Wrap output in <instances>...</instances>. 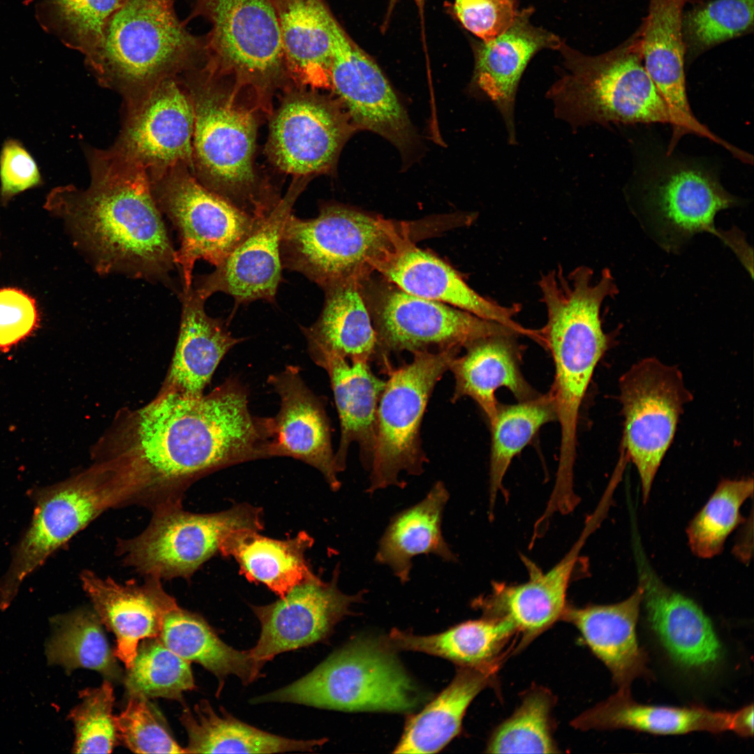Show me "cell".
<instances>
[{
	"mask_svg": "<svg viewBox=\"0 0 754 754\" xmlns=\"http://www.w3.org/2000/svg\"><path fill=\"white\" fill-rule=\"evenodd\" d=\"M133 435L124 461L142 485L140 501L153 509L180 503L197 477L269 457V418L251 414L248 392L235 379L206 396L168 390L137 413Z\"/></svg>",
	"mask_w": 754,
	"mask_h": 754,
	"instance_id": "obj_1",
	"label": "cell"
},
{
	"mask_svg": "<svg viewBox=\"0 0 754 754\" xmlns=\"http://www.w3.org/2000/svg\"><path fill=\"white\" fill-rule=\"evenodd\" d=\"M89 163L88 187L57 186L45 208L64 221L100 274L170 281L176 250L147 170L114 147L90 151Z\"/></svg>",
	"mask_w": 754,
	"mask_h": 754,
	"instance_id": "obj_2",
	"label": "cell"
},
{
	"mask_svg": "<svg viewBox=\"0 0 754 754\" xmlns=\"http://www.w3.org/2000/svg\"><path fill=\"white\" fill-rule=\"evenodd\" d=\"M579 266L568 274L562 269L542 274L538 281L547 313L545 325L537 330L538 342L550 351L555 368L549 391L561 429L557 480L574 478L579 408L595 368L607 348L609 337L602 325L604 300L618 288L612 276Z\"/></svg>",
	"mask_w": 754,
	"mask_h": 754,
	"instance_id": "obj_3",
	"label": "cell"
},
{
	"mask_svg": "<svg viewBox=\"0 0 754 754\" xmlns=\"http://www.w3.org/2000/svg\"><path fill=\"white\" fill-rule=\"evenodd\" d=\"M559 78L547 90L555 117L572 128L593 124H669L662 96L643 61L640 30L602 54L590 56L563 43Z\"/></svg>",
	"mask_w": 754,
	"mask_h": 754,
	"instance_id": "obj_4",
	"label": "cell"
},
{
	"mask_svg": "<svg viewBox=\"0 0 754 754\" xmlns=\"http://www.w3.org/2000/svg\"><path fill=\"white\" fill-rule=\"evenodd\" d=\"M204 38L177 17L173 0H121L87 66L100 84L128 96L205 58Z\"/></svg>",
	"mask_w": 754,
	"mask_h": 754,
	"instance_id": "obj_5",
	"label": "cell"
},
{
	"mask_svg": "<svg viewBox=\"0 0 754 754\" xmlns=\"http://www.w3.org/2000/svg\"><path fill=\"white\" fill-rule=\"evenodd\" d=\"M422 225L340 205L322 207L313 219L291 214L281 240L283 268L303 274L323 289L350 279L363 281L389 249L424 235Z\"/></svg>",
	"mask_w": 754,
	"mask_h": 754,
	"instance_id": "obj_6",
	"label": "cell"
},
{
	"mask_svg": "<svg viewBox=\"0 0 754 754\" xmlns=\"http://www.w3.org/2000/svg\"><path fill=\"white\" fill-rule=\"evenodd\" d=\"M383 641L358 638L290 684L251 700L343 711L410 712L420 691Z\"/></svg>",
	"mask_w": 754,
	"mask_h": 754,
	"instance_id": "obj_7",
	"label": "cell"
},
{
	"mask_svg": "<svg viewBox=\"0 0 754 754\" xmlns=\"http://www.w3.org/2000/svg\"><path fill=\"white\" fill-rule=\"evenodd\" d=\"M138 493L136 482L117 463L30 491L33 517L0 580V609L8 607L24 579L52 553L108 508L134 503Z\"/></svg>",
	"mask_w": 754,
	"mask_h": 754,
	"instance_id": "obj_8",
	"label": "cell"
},
{
	"mask_svg": "<svg viewBox=\"0 0 754 754\" xmlns=\"http://www.w3.org/2000/svg\"><path fill=\"white\" fill-rule=\"evenodd\" d=\"M202 79L184 84L194 112L193 163L209 189L255 218L269 211L253 190V156L256 128L252 114Z\"/></svg>",
	"mask_w": 754,
	"mask_h": 754,
	"instance_id": "obj_9",
	"label": "cell"
},
{
	"mask_svg": "<svg viewBox=\"0 0 754 754\" xmlns=\"http://www.w3.org/2000/svg\"><path fill=\"white\" fill-rule=\"evenodd\" d=\"M459 351H416L411 362L387 374L378 404L367 493L390 486L403 489L406 484L399 478L401 472L420 475L424 471L428 459L420 438L423 416L436 383Z\"/></svg>",
	"mask_w": 754,
	"mask_h": 754,
	"instance_id": "obj_10",
	"label": "cell"
},
{
	"mask_svg": "<svg viewBox=\"0 0 754 754\" xmlns=\"http://www.w3.org/2000/svg\"><path fill=\"white\" fill-rule=\"evenodd\" d=\"M153 510L145 530L119 542L118 550L125 564L160 580L189 578L231 534L263 526L261 510L246 503L210 514L184 511L180 503Z\"/></svg>",
	"mask_w": 754,
	"mask_h": 754,
	"instance_id": "obj_11",
	"label": "cell"
},
{
	"mask_svg": "<svg viewBox=\"0 0 754 754\" xmlns=\"http://www.w3.org/2000/svg\"><path fill=\"white\" fill-rule=\"evenodd\" d=\"M149 177L158 209L179 236L175 262L183 288L188 289L195 262L203 260L215 267L219 265L259 219L202 184L186 165Z\"/></svg>",
	"mask_w": 754,
	"mask_h": 754,
	"instance_id": "obj_12",
	"label": "cell"
},
{
	"mask_svg": "<svg viewBox=\"0 0 754 754\" xmlns=\"http://www.w3.org/2000/svg\"><path fill=\"white\" fill-rule=\"evenodd\" d=\"M640 194L667 250L676 251L700 232L716 235L733 251L739 246L742 235L738 230L723 232L714 223L718 212L737 205L738 199L703 164L666 154L642 180Z\"/></svg>",
	"mask_w": 754,
	"mask_h": 754,
	"instance_id": "obj_13",
	"label": "cell"
},
{
	"mask_svg": "<svg viewBox=\"0 0 754 754\" xmlns=\"http://www.w3.org/2000/svg\"><path fill=\"white\" fill-rule=\"evenodd\" d=\"M619 387L624 443L637 470L646 502L691 395L680 371L654 357L633 365L620 378Z\"/></svg>",
	"mask_w": 754,
	"mask_h": 754,
	"instance_id": "obj_14",
	"label": "cell"
},
{
	"mask_svg": "<svg viewBox=\"0 0 754 754\" xmlns=\"http://www.w3.org/2000/svg\"><path fill=\"white\" fill-rule=\"evenodd\" d=\"M191 17L211 24L203 36L205 68L266 83L287 72L272 0H195ZM288 73V72H287Z\"/></svg>",
	"mask_w": 754,
	"mask_h": 754,
	"instance_id": "obj_15",
	"label": "cell"
},
{
	"mask_svg": "<svg viewBox=\"0 0 754 754\" xmlns=\"http://www.w3.org/2000/svg\"><path fill=\"white\" fill-rule=\"evenodd\" d=\"M373 325L377 348L374 361L386 375L394 368L390 356L411 352L457 349L478 339L515 332L442 302L408 294L397 288L383 291L377 299ZM519 334V333H517Z\"/></svg>",
	"mask_w": 754,
	"mask_h": 754,
	"instance_id": "obj_16",
	"label": "cell"
},
{
	"mask_svg": "<svg viewBox=\"0 0 754 754\" xmlns=\"http://www.w3.org/2000/svg\"><path fill=\"white\" fill-rule=\"evenodd\" d=\"M126 98V119L113 147L140 164L149 176L179 165L194 173L193 108L179 75Z\"/></svg>",
	"mask_w": 754,
	"mask_h": 754,
	"instance_id": "obj_17",
	"label": "cell"
},
{
	"mask_svg": "<svg viewBox=\"0 0 754 754\" xmlns=\"http://www.w3.org/2000/svg\"><path fill=\"white\" fill-rule=\"evenodd\" d=\"M330 83L356 128L388 140L403 156L416 147L417 135L404 106L376 62L348 35L332 13Z\"/></svg>",
	"mask_w": 754,
	"mask_h": 754,
	"instance_id": "obj_18",
	"label": "cell"
},
{
	"mask_svg": "<svg viewBox=\"0 0 754 754\" xmlns=\"http://www.w3.org/2000/svg\"><path fill=\"white\" fill-rule=\"evenodd\" d=\"M339 572L337 566L327 582L312 575L278 600L251 605L261 630L249 652L260 668L278 654L323 640L352 604L362 601L364 591L351 596L339 590Z\"/></svg>",
	"mask_w": 754,
	"mask_h": 754,
	"instance_id": "obj_19",
	"label": "cell"
},
{
	"mask_svg": "<svg viewBox=\"0 0 754 754\" xmlns=\"http://www.w3.org/2000/svg\"><path fill=\"white\" fill-rule=\"evenodd\" d=\"M356 127L346 111L323 97L297 95L273 118L268 151L281 170L309 175L329 170Z\"/></svg>",
	"mask_w": 754,
	"mask_h": 754,
	"instance_id": "obj_20",
	"label": "cell"
},
{
	"mask_svg": "<svg viewBox=\"0 0 754 754\" xmlns=\"http://www.w3.org/2000/svg\"><path fill=\"white\" fill-rule=\"evenodd\" d=\"M294 188L214 270L193 279V287L205 300L215 293L232 296L236 304L256 300L274 302L282 280L281 240L283 228L300 193Z\"/></svg>",
	"mask_w": 754,
	"mask_h": 754,
	"instance_id": "obj_21",
	"label": "cell"
},
{
	"mask_svg": "<svg viewBox=\"0 0 754 754\" xmlns=\"http://www.w3.org/2000/svg\"><path fill=\"white\" fill-rule=\"evenodd\" d=\"M686 0H651L641 34L644 67L666 104L672 128L667 154L682 136L695 134L725 147L726 142L702 124L688 102L684 71L682 9Z\"/></svg>",
	"mask_w": 754,
	"mask_h": 754,
	"instance_id": "obj_22",
	"label": "cell"
},
{
	"mask_svg": "<svg viewBox=\"0 0 754 754\" xmlns=\"http://www.w3.org/2000/svg\"><path fill=\"white\" fill-rule=\"evenodd\" d=\"M415 240L394 245L375 263L374 270L408 294L449 304L529 336L531 330L514 320L521 310L519 304L502 305L480 295L452 267L417 248Z\"/></svg>",
	"mask_w": 754,
	"mask_h": 754,
	"instance_id": "obj_23",
	"label": "cell"
},
{
	"mask_svg": "<svg viewBox=\"0 0 754 754\" xmlns=\"http://www.w3.org/2000/svg\"><path fill=\"white\" fill-rule=\"evenodd\" d=\"M268 381L281 399L279 413L269 418V457L300 459L318 469L337 491L341 482L323 401L306 385L296 367H287Z\"/></svg>",
	"mask_w": 754,
	"mask_h": 754,
	"instance_id": "obj_24",
	"label": "cell"
},
{
	"mask_svg": "<svg viewBox=\"0 0 754 754\" xmlns=\"http://www.w3.org/2000/svg\"><path fill=\"white\" fill-rule=\"evenodd\" d=\"M532 8L519 10L513 23L496 38L474 45L472 85L496 108L508 133L517 143L515 108L522 76L531 59L543 49L558 50L559 36L530 22Z\"/></svg>",
	"mask_w": 754,
	"mask_h": 754,
	"instance_id": "obj_25",
	"label": "cell"
},
{
	"mask_svg": "<svg viewBox=\"0 0 754 754\" xmlns=\"http://www.w3.org/2000/svg\"><path fill=\"white\" fill-rule=\"evenodd\" d=\"M637 571L649 621L670 657L686 669L714 668L722 646L710 619L693 600L665 584L644 558L637 557Z\"/></svg>",
	"mask_w": 754,
	"mask_h": 754,
	"instance_id": "obj_26",
	"label": "cell"
},
{
	"mask_svg": "<svg viewBox=\"0 0 754 754\" xmlns=\"http://www.w3.org/2000/svg\"><path fill=\"white\" fill-rule=\"evenodd\" d=\"M84 591L103 625L116 638V658L129 669L140 640L159 637L167 612L177 605L161 580L147 577L142 584L103 578L90 570L80 575Z\"/></svg>",
	"mask_w": 754,
	"mask_h": 754,
	"instance_id": "obj_27",
	"label": "cell"
},
{
	"mask_svg": "<svg viewBox=\"0 0 754 754\" xmlns=\"http://www.w3.org/2000/svg\"><path fill=\"white\" fill-rule=\"evenodd\" d=\"M643 592L636 590L623 601L577 607L567 604L561 616L574 626L591 652L611 672L619 692L630 693L632 683L649 676L648 658L640 646L637 623Z\"/></svg>",
	"mask_w": 754,
	"mask_h": 754,
	"instance_id": "obj_28",
	"label": "cell"
},
{
	"mask_svg": "<svg viewBox=\"0 0 754 754\" xmlns=\"http://www.w3.org/2000/svg\"><path fill=\"white\" fill-rule=\"evenodd\" d=\"M598 516L595 513L587 519L570 549L547 572L524 557L528 572L525 582L511 584L497 582L494 584L491 600L496 612L512 622L524 637L535 638L561 619L580 552L594 530Z\"/></svg>",
	"mask_w": 754,
	"mask_h": 754,
	"instance_id": "obj_29",
	"label": "cell"
},
{
	"mask_svg": "<svg viewBox=\"0 0 754 754\" xmlns=\"http://www.w3.org/2000/svg\"><path fill=\"white\" fill-rule=\"evenodd\" d=\"M517 335L506 332L478 339L464 348V355L452 359L448 369L455 380L452 403L461 397L471 398L490 424L499 404L495 395L498 388H507L518 401L538 394L521 371Z\"/></svg>",
	"mask_w": 754,
	"mask_h": 754,
	"instance_id": "obj_30",
	"label": "cell"
},
{
	"mask_svg": "<svg viewBox=\"0 0 754 754\" xmlns=\"http://www.w3.org/2000/svg\"><path fill=\"white\" fill-rule=\"evenodd\" d=\"M362 282L350 279L323 289L324 304L318 319L301 327L318 365L332 357L374 361L377 337Z\"/></svg>",
	"mask_w": 754,
	"mask_h": 754,
	"instance_id": "obj_31",
	"label": "cell"
},
{
	"mask_svg": "<svg viewBox=\"0 0 754 754\" xmlns=\"http://www.w3.org/2000/svg\"><path fill=\"white\" fill-rule=\"evenodd\" d=\"M320 367L329 375L340 420L341 436L334 454L337 470H345L348 448L355 442L362 465L369 471L376 441L378 404L385 380L374 374L367 362L349 364L347 360L332 357Z\"/></svg>",
	"mask_w": 754,
	"mask_h": 754,
	"instance_id": "obj_32",
	"label": "cell"
},
{
	"mask_svg": "<svg viewBox=\"0 0 754 754\" xmlns=\"http://www.w3.org/2000/svg\"><path fill=\"white\" fill-rule=\"evenodd\" d=\"M734 712L714 711L700 705L667 707L635 702L630 693L618 691L586 710L571 722L575 729H628L653 734L732 731Z\"/></svg>",
	"mask_w": 754,
	"mask_h": 754,
	"instance_id": "obj_33",
	"label": "cell"
},
{
	"mask_svg": "<svg viewBox=\"0 0 754 754\" xmlns=\"http://www.w3.org/2000/svg\"><path fill=\"white\" fill-rule=\"evenodd\" d=\"M180 298L181 323L169 390L200 397L221 360L242 339L232 337L221 319L207 315L206 300L193 286L183 288Z\"/></svg>",
	"mask_w": 754,
	"mask_h": 754,
	"instance_id": "obj_34",
	"label": "cell"
},
{
	"mask_svg": "<svg viewBox=\"0 0 754 754\" xmlns=\"http://www.w3.org/2000/svg\"><path fill=\"white\" fill-rule=\"evenodd\" d=\"M449 498L444 483L437 481L422 501L393 515L379 540L375 562L388 566L402 584L410 580L412 559L418 555L457 562L441 528Z\"/></svg>",
	"mask_w": 754,
	"mask_h": 754,
	"instance_id": "obj_35",
	"label": "cell"
},
{
	"mask_svg": "<svg viewBox=\"0 0 754 754\" xmlns=\"http://www.w3.org/2000/svg\"><path fill=\"white\" fill-rule=\"evenodd\" d=\"M288 73L313 88L331 87L332 13L323 0H272Z\"/></svg>",
	"mask_w": 754,
	"mask_h": 754,
	"instance_id": "obj_36",
	"label": "cell"
},
{
	"mask_svg": "<svg viewBox=\"0 0 754 754\" xmlns=\"http://www.w3.org/2000/svg\"><path fill=\"white\" fill-rule=\"evenodd\" d=\"M517 630L507 620L482 616L445 632L417 635L392 630L385 640L391 649L419 651L449 660L458 667L496 671L503 649Z\"/></svg>",
	"mask_w": 754,
	"mask_h": 754,
	"instance_id": "obj_37",
	"label": "cell"
},
{
	"mask_svg": "<svg viewBox=\"0 0 754 754\" xmlns=\"http://www.w3.org/2000/svg\"><path fill=\"white\" fill-rule=\"evenodd\" d=\"M219 715L207 700L184 709L179 717L188 735L186 753H275L313 751L326 739H294L248 725L223 709Z\"/></svg>",
	"mask_w": 754,
	"mask_h": 754,
	"instance_id": "obj_38",
	"label": "cell"
},
{
	"mask_svg": "<svg viewBox=\"0 0 754 754\" xmlns=\"http://www.w3.org/2000/svg\"><path fill=\"white\" fill-rule=\"evenodd\" d=\"M312 544L305 532L282 540L244 530L231 534L219 552L235 558L249 580L263 584L281 598L313 575L305 558Z\"/></svg>",
	"mask_w": 754,
	"mask_h": 754,
	"instance_id": "obj_39",
	"label": "cell"
},
{
	"mask_svg": "<svg viewBox=\"0 0 754 754\" xmlns=\"http://www.w3.org/2000/svg\"><path fill=\"white\" fill-rule=\"evenodd\" d=\"M494 670L459 667L450 685L418 714L406 721L396 753H434L460 732L473 700L493 683Z\"/></svg>",
	"mask_w": 754,
	"mask_h": 754,
	"instance_id": "obj_40",
	"label": "cell"
},
{
	"mask_svg": "<svg viewBox=\"0 0 754 754\" xmlns=\"http://www.w3.org/2000/svg\"><path fill=\"white\" fill-rule=\"evenodd\" d=\"M172 651L189 662H196L223 683L229 675L248 684L260 675L261 668L249 650L239 651L223 642L200 616L178 605L166 613L160 635Z\"/></svg>",
	"mask_w": 754,
	"mask_h": 754,
	"instance_id": "obj_41",
	"label": "cell"
},
{
	"mask_svg": "<svg viewBox=\"0 0 754 754\" xmlns=\"http://www.w3.org/2000/svg\"><path fill=\"white\" fill-rule=\"evenodd\" d=\"M556 420L550 392L515 404H498L491 429L489 501L491 517L496 498L505 493L503 480L515 457L545 424Z\"/></svg>",
	"mask_w": 754,
	"mask_h": 754,
	"instance_id": "obj_42",
	"label": "cell"
},
{
	"mask_svg": "<svg viewBox=\"0 0 754 754\" xmlns=\"http://www.w3.org/2000/svg\"><path fill=\"white\" fill-rule=\"evenodd\" d=\"M51 624L52 634L45 645L49 665H60L66 672L84 667L97 671L108 679H120L116 656L95 612L76 609L54 616Z\"/></svg>",
	"mask_w": 754,
	"mask_h": 754,
	"instance_id": "obj_43",
	"label": "cell"
},
{
	"mask_svg": "<svg viewBox=\"0 0 754 754\" xmlns=\"http://www.w3.org/2000/svg\"><path fill=\"white\" fill-rule=\"evenodd\" d=\"M121 0H43L38 6L40 25L71 49L87 65L98 53L106 23Z\"/></svg>",
	"mask_w": 754,
	"mask_h": 754,
	"instance_id": "obj_44",
	"label": "cell"
},
{
	"mask_svg": "<svg viewBox=\"0 0 754 754\" xmlns=\"http://www.w3.org/2000/svg\"><path fill=\"white\" fill-rule=\"evenodd\" d=\"M555 697L546 688H531L514 713L491 732L488 753H556L552 712Z\"/></svg>",
	"mask_w": 754,
	"mask_h": 754,
	"instance_id": "obj_45",
	"label": "cell"
},
{
	"mask_svg": "<svg viewBox=\"0 0 754 754\" xmlns=\"http://www.w3.org/2000/svg\"><path fill=\"white\" fill-rule=\"evenodd\" d=\"M753 492L752 478L719 482L688 526V545L694 554L709 559L722 552L727 537L744 522L740 509Z\"/></svg>",
	"mask_w": 754,
	"mask_h": 754,
	"instance_id": "obj_46",
	"label": "cell"
},
{
	"mask_svg": "<svg viewBox=\"0 0 754 754\" xmlns=\"http://www.w3.org/2000/svg\"><path fill=\"white\" fill-rule=\"evenodd\" d=\"M190 663L168 649L158 637L145 639L138 645L125 677L127 693L180 700L183 693L195 688Z\"/></svg>",
	"mask_w": 754,
	"mask_h": 754,
	"instance_id": "obj_47",
	"label": "cell"
},
{
	"mask_svg": "<svg viewBox=\"0 0 754 754\" xmlns=\"http://www.w3.org/2000/svg\"><path fill=\"white\" fill-rule=\"evenodd\" d=\"M81 702L69 713L74 725L75 753H110L119 741L112 707L113 687L107 679L80 692Z\"/></svg>",
	"mask_w": 754,
	"mask_h": 754,
	"instance_id": "obj_48",
	"label": "cell"
},
{
	"mask_svg": "<svg viewBox=\"0 0 754 754\" xmlns=\"http://www.w3.org/2000/svg\"><path fill=\"white\" fill-rule=\"evenodd\" d=\"M125 709L114 716L119 740L136 753H186L172 737L161 713L142 695H129Z\"/></svg>",
	"mask_w": 754,
	"mask_h": 754,
	"instance_id": "obj_49",
	"label": "cell"
},
{
	"mask_svg": "<svg viewBox=\"0 0 754 754\" xmlns=\"http://www.w3.org/2000/svg\"><path fill=\"white\" fill-rule=\"evenodd\" d=\"M754 0H714L682 20L694 46L707 48L737 37L753 24Z\"/></svg>",
	"mask_w": 754,
	"mask_h": 754,
	"instance_id": "obj_50",
	"label": "cell"
},
{
	"mask_svg": "<svg viewBox=\"0 0 754 754\" xmlns=\"http://www.w3.org/2000/svg\"><path fill=\"white\" fill-rule=\"evenodd\" d=\"M452 6L459 22L482 41L503 33L519 13L516 0H454Z\"/></svg>",
	"mask_w": 754,
	"mask_h": 754,
	"instance_id": "obj_51",
	"label": "cell"
},
{
	"mask_svg": "<svg viewBox=\"0 0 754 754\" xmlns=\"http://www.w3.org/2000/svg\"><path fill=\"white\" fill-rule=\"evenodd\" d=\"M35 300L15 288L0 289V350L8 352L39 324Z\"/></svg>",
	"mask_w": 754,
	"mask_h": 754,
	"instance_id": "obj_52",
	"label": "cell"
},
{
	"mask_svg": "<svg viewBox=\"0 0 754 754\" xmlns=\"http://www.w3.org/2000/svg\"><path fill=\"white\" fill-rule=\"evenodd\" d=\"M0 201L6 205L15 195L42 184L38 166L22 144L6 140L0 154Z\"/></svg>",
	"mask_w": 754,
	"mask_h": 754,
	"instance_id": "obj_53",
	"label": "cell"
},
{
	"mask_svg": "<svg viewBox=\"0 0 754 754\" xmlns=\"http://www.w3.org/2000/svg\"><path fill=\"white\" fill-rule=\"evenodd\" d=\"M753 704L746 705L734 712L732 731L742 737L753 735Z\"/></svg>",
	"mask_w": 754,
	"mask_h": 754,
	"instance_id": "obj_54",
	"label": "cell"
},
{
	"mask_svg": "<svg viewBox=\"0 0 754 754\" xmlns=\"http://www.w3.org/2000/svg\"><path fill=\"white\" fill-rule=\"evenodd\" d=\"M399 1V0H389L387 18H388L389 16L391 15V13L394 7L395 6V5L397 4V3ZM414 1L417 4V6L419 8V9L420 10V11H422L425 0H414Z\"/></svg>",
	"mask_w": 754,
	"mask_h": 754,
	"instance_id": "obj_55",
	"label": "cell"
}]
</instances>
